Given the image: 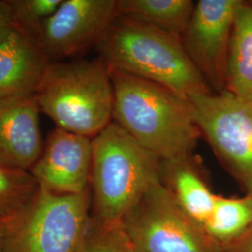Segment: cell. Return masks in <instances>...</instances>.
Instances as JSON below:
<instances>
[{
    "label": "cell",
    "instance_id": "obj_6",
    "mask_svg": "<svg viewBox=\"0 0 252 252\" xmlns=\"http://www.w3.org/2000/svg\"><path fill=\"white\" fill-rule=\"evenodd\" d=\"M133 252H224L177 206L161 180L120 221Z\"/></svg>",
    "mask_w": 252,
    "mask_h": 252
},
{
    "label": "cell",
    "instance_id": "obj_11",
    "mask_svg": "<svg viewBox=\"0 0 252 252\" xmlns=\"http://www.w3.org/2000/svg\"><path fill=\"white\" fill-rule=\"evenodd\" d=\"M39 113L35 96L0 97V164L30 171L44 145Z\"/></svg>",
    "mask_w": 252,
    "mask_h": 252
},
{
    "label": "cell",
    "instance_id": "obj_15",
    "mask_svg": "<svg viewBox=\"0 0 252 252\" xmlns=\"http://www.w3.org/2000/svg\"><path fill=\"white\" fill-rule=\"evenodd\" d=\"M195 6L191 0H118L119 16L155 27L182 40Z\"/></svg>",
    "mask_w": 252,
    "mask_h": 252
},
{
    "label": "cell",
    "instance_id": "obj_3",
    "mask_svg": "<svg viewBox=\"0 0 252 252\" xmlns=\"http://www.w3.org/2000/svg\"><path fill=\"white\" fill-rule=\"evenodd\" d=\"M162 160L114 123L93 138L91 217L119 223L148 189L161 180Z\"/></svg>",
    "mask_w": 252,
    "mask_h": 252
},
{
    "label": "cell",
    "instance_id": "obj_20",
    "mask_svg": "<svg viewBox=\"0 0 252 252\" xmlns=\"http://www.w3.org/2000/svg\"><path fill=\"white\" fill-rule=\"evenodd\" d=\"M13 28L8 1L0 0V42L9 35Z\"/></svg>",
    "mask_w": 252,
    "mask_h": 252
},
{
    "label": "cell",
    "instance_id": "obj_5",
    "mask_svg": "<svg viewBox=\"0 0 252 252\" xmlns=\"http://www.w3.org/2000/svg\"><path fill=\"white\" fill-rule=\"evenodd\" d=\"M91 190L57 194L39 187L35 197L5 220L2 252H77L91 220Z\"/></svg>",
    "mask_w": 252,
    "mask_h": 252
},
{
    "label": "cell",
    "instance_id": "obj_9",
    "mask_svg": "<svg viewBox=\"0 0 252 252\" xmlns=\"http://www.w3.org/2000/svg\"><path fill=\"white\" fill-rule=\"evenodd\" d=\"M118 0H63L47 19L40 43L52 62L78 58L95 48L116 18Z\"/></svg>",
    "mask_w": 252,
    "mask_h": 252
},
{
    "label": "cell",
    "instance_id": "obj_8",
    "mask_svg": "<svg viewBox=\"0 0 252 252\" xmlns=\"http://www.w3.org/2000/svg\"><path fill=\"white\" fill-rule=\"evenodd\" d=\"M243 0L195 2L181 43L213 93L225 89L229 46L236 12Z\"/></svg>",
    "mask_w": 252,
    "mask_h": 252
},
{
    "label": "cell",
    "instance_id": "obj_4",
    "mask_svg": "<svg viewBox=\"0 0 252 252\" xmlns=\"http://www.w3.org/2000/svg\"><path fill=\"white\" fill-rule=\"evenodd\" d=\"M35 98L55 127L94 138L112 123L110 68L100 56L52 62Z\"/></svg>",
    "mask_w": 252,
    "mask_h": 252
},
{
    "label": "cell",
    "instance_id": "obj_17",
    "mask_svg": "<svg viewBox=\"0 0 252 252\" xmlns=\"http://www.w3.org/2000/svg\"><path fill=\"white\" fill-rule=\"evenodd\" d=\"M38 189L31 172L0 164V220H7L27 207Z\"/></svg>",
    "mask_w": 252,
    "mask_h": 252
},
{
    "label": "cell",
    "instance_id": "obj_7",
    "mask_svg": "<svg viewBox=\"0 0 252 252\" xmlns=\"http://www.w3.org/2000/svg\"><path fill=\"white\" fill-rule=\"evenodd\" d=\"M189 100L202 137L245 194H252V100L227 91Z\"/></svg>",
    "mask_w": 252,
    "mask_h": 252
},
{
    "label": "cell",
    "instance_id": "obj_10",
    "mask_svg": "<svg viewBox=\"0 0 252 252\" xmlns=\"http://www.w3.org/2000/svg\"><path fill=\"white\" fill-rule=\"evenodd\" d=\"M92 158L93 138L55 127L30 172L39 187L51 192L80 194L90 189Z\"/></svg>",
    "mask_w": 252,
    "mask_h": 252
},
{
    "label": "cell",
    "instance_id": "obj_22",
    "mask_svg": "<svg viewBox=\"0 0 252 252\" xmlns=\"http://www.w3.org/2000/svg\"><path fill=\"white\" fill-rule=\"evenodd\" d=\"M4 225H5V220H0V252H2V241H3V234H4Z\"/></svg>",
    "mask_w": 252,
    "mask_h": 252
},
{
    "label": "cell",
    "instance_id": "obj_14",
    "mask_svg": "<svg viewBox=\"0 0 252 252\" xmlns=\"http://www.w3.org/2000/svg\"><path fill=\"white\" fill-rule=\"evenodd\" d=\"M224 91L252 100V1L243 0L234 18Z\"/></svg>",
    "mask_w": 252,
    "mask_h": 252
},
{
    "label": "cell",
    "instance_id": "obj_18",
    "mask_svg": "<svg viewBox=\"0 0 252 252\" xmlns=\"http://www.w3.org/2000/svg\"><path fill=\"white\" fill-rule=\"evenodd\" d=\"M13 27L40 42L43 27L63 0H7Z\"/></svg>",
    "mask_w": 252,
    "mask_h": 252
},
{
    "label": "cell",
    "instance_id": "obj_19",
    "mask_svg": "<svg viewBox=\"0 0 252 252\" xmlns=\"http://www.w3.org/2000/svg\"><path fill=\"white\" fill-rule=\"evenodd\" d=\"M77 252H133L122 226L101 223L91 217L87 232Z\"/></svg>",
    "mask_w": 252,
    "mask_h": 252
},
{
    "label": "cell",
    "instance_id": "obj_2",
    "mask_svg": "<svg viewBox=\"0 0 252 252\" xmlns=\"http://www.w3.org/2000/svg\"><path fill=\"white\" fill-rule=\"evenodd\" d=\"M94 49L111 70L160 84L187 99L213 93L181 41L155 27L117 15Z\"/></svg>",
    "mask_w": 252,
    "mask_h": 252
},
{
    "label": "cell",
    "instance_id": "obj_1",
    "mask_svg": "<svg viewBox=\"0 0 252 252\" xmlns=\"http://www.w3.org/2000/svg\"><path fill=\"white\" fill-rule=\"evenodd\" d=\"M110 72L112 123L162 161L193 153L202 135L189 99L152 81Z\"/></svg>",
    "mask_w": 252,
    "mask_h": 252
},
{
    "label": "cell",
    "instance_id": "obj_21",
    "mask_svg": "<svg viewBox=\"0 0 252 252\" xmlns=\"http://www.w3.org/2000/svg\"><path fill=\"white\" fill-rule=\"evenodd\" d=\"M224 252H252V224L240 238L224 249Z\"/></svg>",
    "mask_w": 252,
    "mask_h": 252
},
{
    "label": "cell",
    "instance_id": "obj_12",
    "mask_svg": "<svg viewBox=\"0 0 252 252\" xmlns=\"http://www.w3.org/2000/svg\"><path fill=\"white\" fill-rule=\"evenodd\" d=\"M51 63L37 39L13 28L0 42V97H34Z\"/></svg>",
    "mask_w": 252,
    "mask_h": 252
},
{
    "label": "cell",
    "instance_id": "obj_13",
    "mask_svg": "<svg viewBox=\"0 0 252 252\" xmlns=\"http://www.w3.org/2000/svg\"><path fill=\"white\" fill-rule=\"evenodd\" d=\"M161 181L181 211L203 228L217 194L210 188L197 157L192 153L162 161Z\"/></svg>",
    "mask_w": 252,
    "mask_h": 252
},
{
    "label": "cell",
    "instance_id": "obj_16",
    "mask_svg": "<svg viewBox=\"0 0 252 252\" xmlns=\"http://www.w3.org/2000/svg\"><path fill=\"white\" fill-rule=\"evenodd\" d=\"M252 224V194L225 197L217 194L204 231L223 250L243 235Z\"/></svg>",
    "mask_w": 252,
    "mask_h": 252
}]
</instances>
